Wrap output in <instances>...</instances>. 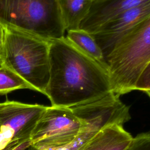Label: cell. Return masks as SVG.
<instances>
[{"mask_svg":"<svg viewBox=\"0 0 150 150\" xmlns=\"http://www.w3.org/2000/svg\"><path fill=\"white\" fill-rule=\"evenodd\" d=\"M50 77L45 95L52 106L71 107L113 93L108 67L65 36L49 42Z\"/></svg>","mask_w":150,"mask_h":150,"instance_id":"6da1fadb","label":"cell"},{"mask_svg":"<svg viewBox=\"0 0 150 150\" xmlns=\"http://www.w3.org/2000/svg\"><path fill=\"white\" fill-rule=\"evenodd\" d=\"M49 42L5 28L0 66H5L45 95L50 77Z\"/></svg>","mask_w":150,"mask_h":150,"instance_id":"7a4b0ae2","label":"cell"},{"mask_svg":"<svg viewBox=\"0 0 150 150\" xmlns=\"http://www.w3.org/2000/svg\"><path fill=\"white\" fill-rule=\"evenodd\" d=\"M0 23L48 41L66 31L58 0H0Z\"/></svg>","mask_w":150,"mask_h":150,"instance_id":"3957f363","label":"cell"},{"mask_svg":"<svg viewBox=\"0 0 150 150\" xmlns=\"http://www.w3.org/2000/svg\"><path fill=\"white\" fill-rule=\"evenodd\" d=\"M150 62V16L127 36L105 59L112 92L120 96L135 90L136 81Z\"/></svg>","mask_w":150,"mask_h":150,"instance_id":"277c9868","label":"cell"},{"mask_svg":"<svg viewBox=\"0 0 150 150\" xmlns=\"http://www.w3.org/2000/svg\"><path fill=\"white\" fill-rule=\"evenodd\" d=\"M87 103L71 107L46 106L30 135L36 149L62 148L76 138L87 122Z\"/></svg>","mask_w":150,"mask_h":150,"instance_id":"5b68a950","label":"cell"},{"mask_svg":"<svg viewBox=\"0 0 150 150\" xmlns=\"http://www.w3.org/2000/svg\"><path fill=\"white\" fill-rule=\"evenodd\" d=\"M131 118L129 108L114 93L87 103V122L69 145L37 150H82L103 128L112 124H124Z\"/></svg>","mask_w":150,"mask_h":150,"instance_id":"8992f818","label":"cell"},{"mask_svg":"<svg viewBox=\"0 0 150 150\" xmlns=\"http://www.w3.org/2000/svg\"><path fill=\"white\" fill-rule=\"evenodd\" d=\"M46 107L13 100L0 103V150L13 141L30 139Z\"/></svg>","mask_w":150,"mask_h":150,"instance_id":"52a82bcc","label":"cell"},{"mask_svg":"<svg viewBox=\"0 0 150 150\" xmlns=\"http://www.w3.org/2000/svg\"><path fill=\"white\" fill-rule=\"evenodd\" d=\"M150 16V0L112 18L91 34L105 59L120 43L139 24Z\"/></svg>","mask_w":150,"mask_h":150,"instance_id":"ba28073f","label":"cell"},{"mask_svg":"<svg viewBox=\"0 0 150 150\" xmlns=\"http://www.w3.org/2000/svg\"><path fill=\"white\" fill-rule=\"evenodd\" d=\"M148 0H94L81 22L80 29L90 34L96 32L107 22Z\"/></svg>","mask_w":150,"mask_h":150,"instance_id":"9c48e42d","label":"cell"},{"mask_svg":"<svg viewBox=\"0 0 150 150\" xmlns=\"http://www.w3.org/2000/svg\"><path fill=\"white\" fill-rule=\"evenodd\" d=\"M121 124H112L101 130L82 150H128L134 137Z\"/></svg>","mask_w":150,"mask_h":150,"instance_id":"30bf717a","label":"cell"},{"mask_svg":"<svg viewBox=\"0 0 150 150\" xmlns=\"http://www.w3.org/2000/svg\"><path fill=\"white\" fill-rule=\"evenodd\" d=\"M94 0H58L65 30L80 29Z\"/></svg>","mask_w":150,"mask_h":150,"instance_id":"8fae6325","label":"cell"},{"mask_svg":"<svg viewBox=\"0 0 150 150\" xmlns=\"http://www.w3.org/2000/svg\"><path fill=\"white\" fill-rule=\"evenodd\" d=\"M65 37L85 54L101 64L107 66L103 53L91 34L79 29L67 31Z\"/></svg>","mask_w":150,"mask_h":150,"instance_id":"7c38bea8","label":"cell"},{"mask_svg":"<svg viewBox=\"0 0 150 150\" xmlns=\"http://www.w3.org/2000/svg\"><path fill=\"white\" fill-rule=\"evenodd\" d=\"M20 89L35 88L9 69L0 66V95H5Z\"/></svg>","mask_w":150,"mask_h":150,"instance_id":"4fadbf2b","label":"cell"},{"mask_svg":"<svg viewBox=\"0 0 150 150\" xmlns=\"http://www.w3.org/2000/svg\"><path fill=\"white\" fill-rule=\"evenodd\" d=\"M150 90V62L141 72L135 85V90L146 91Z\"/></svg>","mask_w":150,"mask_h":150,"instance_id":"5bb4252c","label":"cell"},{"mask_svg":"<svg viewBox=\"0 0 150 150\" xmlns=\"http://www.w3.org/2000/svg\"><path fill=\"white\" fill-rule=\"evenodd\" d=\"M30 146L32 142L30 139L13 141L2 150H26Z\"/></svg>","mask_w":150,"mask_h":150,"instance_id":"9a60e30c","label":"cell"},{"mask_svg":"<svg viewBox=\"0 0 150 150\" xmlns=\"http://www.w3.org/2000/svg\"><path fill=\"white\" fill-rule=\"evenodd\" d=\"M5 28L0 23V54L2 50L5 40Z\"/></svg>","mask_w":150,"mask_h":150,"instance_id":"2e32d148","label":"cell"},{"mask_svg":"<svg viewBox=\"0 0 150 150\" xmlns=\"http://www.w3.org/2000/svg\"><path fill=\"white\" fill-rule=\"evenodd\" d=\"M29 150H37V149H36V148H35L32 145V146H30L29 147Z\"/></svg>","mask_w":150,"mask_h":150,"instance_id":"e0dca14e","label":"cell"},{"mask_svg":"<svg viewBox=\"0 0 150 150\" xmlns=\"http://www.w3.org/2000/svg\"><path fill=\"white\" fill-rule=\"evenodd\" d=\"M146 94H147V95L150 97V90H147V91H145Z\"/></svg>","mask_w":150,"mask_h":150,"instance_id":"ac0fdd59","label":"cell"},{"mask_svg":"<svg viewBox=\"0 0 150 150\" xmlns=\"http://www.w3.org/2000/svg\"><path fill=\"white\" fill-rule=\"evenodd\" d=\"M29 148H28V149H26V150H29Z\"/></svg>","mask_w":150,"mask_h":150,"instance_id":"d6986e66","label":"cell"},{"mask_svg":"<svg viewBox=\"0 0 150 150\" xmlns=\"http://www.w3.org/2000/svg\"></svg>","mask_w":150,"mask_h":150,"instance_id":"ffe728a7","label":"cell"}]
</instances>
